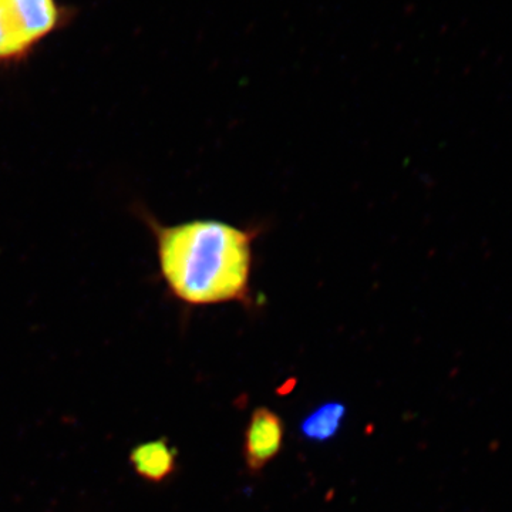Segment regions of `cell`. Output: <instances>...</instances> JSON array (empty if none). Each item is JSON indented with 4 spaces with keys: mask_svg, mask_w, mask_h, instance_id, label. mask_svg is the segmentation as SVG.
I'll return each instance as SVG.
<instances>
[{
    "mask_svg": "<svg viewBox=\"0 0 512 512\" xmlns=\"http://www.w3.org/2000/svg\"><path fill=\"white\" fill-rule=\"evenodd\" d=\"M346 406L339 402L322 404L315 412L303 419L302 436L315 443H326L332 440L342 429L346 417Z\"/></svg>",
    "mask_w": 512,
    "mask_h": 512,
    "instance_id": "5",
    "label": "cell"
},
{
    "mask_svg": "<svg viewBox=\"0 0 512 512\" xmlns=\"http://www.w3.org/2000/svg\"><path fill=\"white\" fill-rule=\"evenodd\" d=\"M57 20L55 0H0V62L25 56Z\"/></svg>",
    "mask_w": 512,
    "mask_h": 512,
    "instance_id": "2",
    "label": "cell"
},
{
    "mask_svg": "<svg viewBox=\"0 0 512 512\" xmlns=\"http://www.w3.org/2000/svg\"><path fill=\"white\" fill-rule=\"evenodd\" d=\"M175 460L177 451L164 440L143 444L131 454L137 473L154 483H160L174 473Z\"/></svg>",
    "mask_w": 512,
    "mask_h": 512,
    "instance_id": "4",
    "label": "cell"
},
{
    "mask_svg": "<svg viewBox=\"0 0 512 512\" xmlns=\"http://www.w3.org/2000/svg\"><path fill=\"white\" fill-rule=\"evenodd\" d=\"M156 242L158 269L168 293L187 308L238 303L255 308L252 276L262 225L198 218L165 225L147 218Z\"/></svg>",
    "mask_w": 512,
    "mask_h": 512,
    "instance_id": "1",
    "label": "cell"
},
{
    "mask_svg": "<svg viewBox=\"0 0 512 512\" xmlns=\"http://www.w3.org/2000/svg\"><path fill=\"white\" fill-rule=\"evenodd\" d=\"M285 424L278 413L258 407L245 429L244 458L249 473L259 474L284 447Z\"/></svg>",
    "mask_w": 512,
    "mask_h": 512,
    "instance_id": "3",
    "label": "cell"
}]
</instances>
